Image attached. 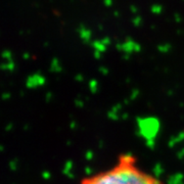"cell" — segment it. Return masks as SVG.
<instances>
[{"instance_id":"cell-1","label":"cell","mask_w":184,"mask_h":184,"mask_svg":"<svg viewBox=\"0 0 184 184\" xmlns=\"http://www.w3.org/2000/svg\"><path fill=\"white\" fill-rule=\"evenodd\" d=\"M80 184H165L143 169L136 157L123 153L107 169L83 177Z\"/></svg>"}]
</instances>
